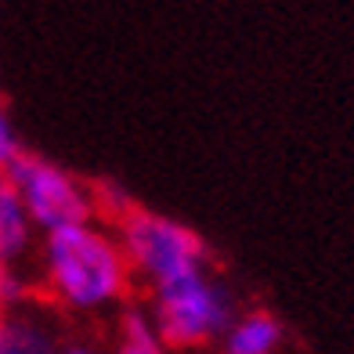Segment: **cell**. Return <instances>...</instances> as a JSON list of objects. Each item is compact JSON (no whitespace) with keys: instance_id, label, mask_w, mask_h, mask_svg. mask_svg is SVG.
Instances as JSON below:
<instances>
[{"instance_id":"obj_6","label":"cell","mask_w":354,"mask_h":354,"mask_svg":"<svg viewBox=\"0 0 354 354\" xmlns=\"http://www.w3.org/2000/svg\"><path fill=\"white\" fill-rule=\"evenodd\" d=\"M37 250V224L29 221L22 210V203L15 199V192L8 188L0 199V264L15 268Z\"/></svg>"},{"instance_id":"obj_4","label":"cell","mask_w":354,"mask_h":354,"mask_svg":"<svg viewBox=\"0 0 354 354\" xmlns=\"http://www.w3.org/2000/svg\"><path fill=\"white\" fill-rule=\"evenodd\" d=\"M4 181L44 235L69 228V224L94 221V210H98V196L91 192V185H84L76 174L37 152H19Z\"/></svg>"},{"instance_id":"obj_8","label":"cell","mask_w":354,"mask_h":354,"mask_svg":"<svg viewBox=\"0 0 354 354\" xmlns=\"http://www.w3.org/2000/svg\"><path fill=\"white\" fill-rule=\"evenodd\" d=\"M109 354H167V340L159 336L149 308H127L120 315Z\"/></svg>"},{"instance_id":"obj_12","label":"cell","mask_w":354,"mask_h":354,"mask_svg":"<svg viewBox=\"0 0 354 354\" xmlns=\"http://www.w3.org/2000/svg\"><path fill=\"white\" fill-rule=\"evenodd\" d=\"M4 192H8V181H4V177H0V199H4Z\"/></svg>"},{"instance_id":"obj_7","label":"cell","mask_w":354,"mask_h":354,"mask_svg":"<svg viewBox=\"0 0 354 354\" xmlns=\"http://www.w3.org/2000/svg\"><path fill=\"white\" fill-rule=\"evenodd\" d=\"M58 336L51 322L37 311H19L0 336V354H58Z\"/></svg>"},{"instance_id":"obj_10","label":"cell","mask_w":354,"mask_h":354,"mask_svg":"<svg viewBox=\"0 0 354 354\" xmlns=\"http://www.w3.org/2000/svg\"><path fill=\"white\" fill-rule=\"evenodd\" d=\"M19 134H15V123L4 109H0V177L8 174V167L19 159Z\"/></svg>"},{"instance_id":"obj_5","label":"cell","mask_w":354,"mask_h":354,"mask_svg":"<svg viewBox=\"0 0 354 354\" xmlns=\"http://www.w3.org/2000/svg\"><path fill=\"white\" fill-rule=\"evenodd\" d=\"M282 336L286 329L271 311H243L224 329L221 351L224 354H279Z\"/></svg>"},{"instance_id":"obj_2","label":"cell","mask_w":354,"mask_h":354,"mask_svg":"<svg viewBox=\"0 0 354 354\" xmlns=\"http://www.w3.org/2000/svg\"><path fill=\"white\" fill-rule=\"evenodd\" d=\"M149 315L167 347H203L221 340L235 318V297L210 268L152 289Z\"/></svg>"},{"instance_id":"obj_3","label":"cell","mask_w":354,"mask_h":354,"mask_svg":"<svg viewBox=\"0 0 354 354\" xmlns=\"http://www.w3.org/2000/svg\"><path fill=\"white\" fill-rule=\"evenodd\" d=\"M116 239L127 253L131 275H138L149 289L210 268V250H206L203 235L167 214L127 210L120 214Z\"/></svg>"},{"instance_id":"obj_1","label":"cell","mask_w":354,"mask_h":354,"mask_svg":"<svg viewBox=\"0 0 354 354\" xmlns=\"http://www.w3.org/2000/svg\"><path fill=\"white\" fill-rule=\"evenodd\" d=\"M37 257L47 297L73 315H102L120 308L134 279L116 232L102 228L98 221L47 232Z\"/></svg>"},{"instance_id":"obj_11","label":"cell","mask_w":354,"mask_h":354,"mask_svg":"<svg viewBox=\"0 0 354 354\" xmlns=\"http://www.w3.org/2000/svg\"><path fill=\"white\" fill-rule=\"evenodd\" d=\"M58 354H102V351L87 340H66V344H58Z\"/></svg>"},{"instance_id":"obj_9","label":"cell","mask_w":354,"mask_h":354,"mask_svg":"<svg viewBox=\"0 0 354 354\" xmlns=\"http://www.w3.org/2000/svg\"><path fill=\"white\" fill-rule=\"evenodd\" d=\"M19 300H22V282H19V271L0 264V336H4V329L11 326V318L19 315Z\"/></svg>"}]
</instances>
